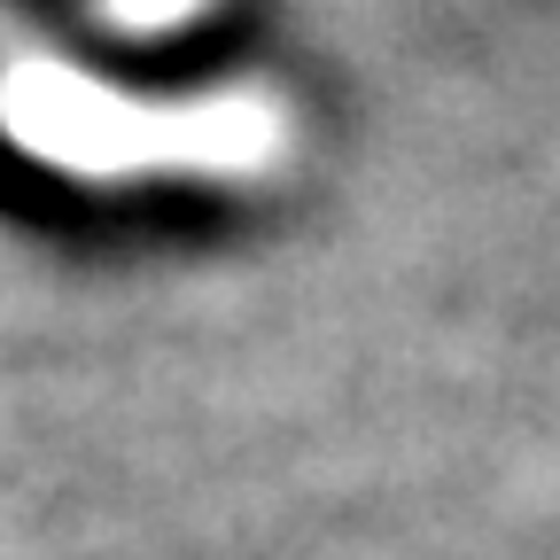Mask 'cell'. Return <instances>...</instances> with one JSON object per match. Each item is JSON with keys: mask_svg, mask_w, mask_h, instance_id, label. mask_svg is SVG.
Segmentation results:
<instances>
[{"mask_svg": "<svg viewBox=\"0 0 560 560\" xmlns=\"http://www.w3.org/2000/svg\"><path fill=\"white\" fill-rule=\"evenodd\" d=\"M0 132L70 179H265L289 164L296 117L272 86H219L195 102H140L79 79L55 55L0 62Z\"/></svg>", "mask_w": 560, "mask_h": 560, "instance_id": "cell-1", "label": "cell"}, {"mask_svg": "<svg viewBox=\"0 0 560 560\" xmlns=\"http://www.w3.org/2000/svg\"><path fill=\"white\" fill-rule=\"evenodd\" d=\"M210 0H94V24L117 39H164L179 24H195Z\"/></svg>", "mask_w": 560, "mask_h": 560, "instance_id": "cell-2", "label": "cell"}]
</instances>
